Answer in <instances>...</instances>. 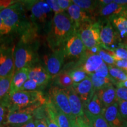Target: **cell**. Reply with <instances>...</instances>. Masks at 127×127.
<instances>
[{
  "instance_id": "cell-3",
  "label": "cell",
  "mask_w": 127,
  "mask_h": 127,
  "mask_svg": "<svg viewBox=\"0 0 127 127\" xmlns=\"http://www.w3.org/2000/svg\"><path fill=\"white\" fill-rule=\"evenodd\" d=\"M38 41H30L20 39L14 50L15 72L23 68L30 69L35 66V64L38 61Z\"/></svg>"
},
{
  "instance_id": "cell-35",
  "label": "cell",
  "mask_w": 127,
  "mask_h": 127,
  "mask_svg": "<svg viewBox=\"0 0 127 127\" xmlns=\"http://www.w3.org/2000/svg\"><path fill=\"white\" fill-rule=\"evenodd\" d=\"M41 88H42V87L39 86L35 81L28 79L23 85L21 91H40L39 90Z\"/></svg>"
},
{
  "instance_id": "cell-47",
  "label": "cell",
  "mask_w": 127,
  "mask_h": 127,
  "mask_svg": "<svg viewBox=\"0 0 127 127\" xmlns=\"http://www.w3.org/2000/svg\"><path fill=\"white\" fill-rule=\"evenodd\" d=\"M113 2L112 0H101V1H98V4H99V8H102L105 6ZM98 8V9H99Z\"/></svg>"
},
{
  "instance_id": "cell-48",
  "label": "cell",
  "mask_w": 127,
  "mask_h": 127,
  "mask_svg": "<svg viewBox=\"0 0 127 127\" xmlns=\"http://www.w3.org/2000/svg\"><path fill=\"white\" fill-rule=\"evenodd\" d=\"M113 1L121 5L127 6V0H113Z\"/></svg>"
},
{
  "instance_id": "cell-41",
  "label": "cell",
  "mask_w": 127,
  "mask_h": 127,
  "mask_svg": "<svg viewBox=\"0 0 127 127\" xmlns=\"http://www.w3.org/2000/svg\"><path fill=\"white\" fill-rule=\"evenodd\" d=\"M12 31V30L4 24V22L0 17V36L8 34Z\"/></svg>"
},
{
  "instance_id": "cell-6",
  "label": "cell",
  "mask_w": 127,
  "mask_h": 127,
  "mask_svg": "<svg viewBox=\"0 0 127 127\" xmlns=\"http://www.w3.org/2000/svg\"><path fill=\"white\" fill-rule=\"evenodd\" d=\"M100 31L101 22L99 20L85 24L78 29L77 32L80 36L86 50L96 47L102 48Z\"/></svg>"
},
{
  "instance_id": "cell-17",
  "label": "cell",
  "mask_w": 127,
  "mask_h": 127,
  "mask_svg": "<svg viewBox=\"0 0 127 127\" xmlns=\"http://www.w3.org/2000/svg\"><path fill=\"white\" fill-rule=\"evenodd\" d=\"M35 110L36 109L30 108L10 111L7 117V125L15 126L27 123L33 120V114Z\"/></svg>"
},
{
  "instance_id": "cell-50",
  "label": "cell",
  "mask_w": 127,
  "mask_h": 127,
  "mask_svg": "<svg viewBox=\"0 0 127 127\" xmlns=\"http://www.w3.org/2000/svg\"><path fill=\"white\" fill-rule=\"evenodd\" d=\"M71 121V127H79L78 125L77 121H76V119H72V120H70Z\"/></svg>"
},
{
  "instance_id": "cell-27",
  "label": "cell",
  "mask_w": 127,
  "mask_h": 127,
  "mask_svg": "<svg viewBox=\"0 0 127 127\" xmlns=\"http://www.w3.org/2000/svg\"><path fill=\"white\" fill-rule=\"evenodd\" d=\"M108 66L109 75L115 82V85L119 82L125 81L127 80V71L115 66L108 65Z\"/></svg>"
},
{
  "instance_id": "cell-43",
  "label": "cell",
  "mask_w": 127,
  "mask_h": 127,
  "mask_svg": "<svg viewBox=\"0 0 127 127\" xmlns=\"http://www.w3.org/2000/svg\"><path fill=\"white\" fill-rule=\"evenodd\" d=\"M17 2L15 1H9V0H4V1H0V11L2 9L10 7L11 5Z\"/></svg>"
},
{
  "instance_id": "cell-5",
  "label": "cell",
  "mask_w": 127,
  "mask_h": 127,
  "mask_svg": "<svg viewBox=\"0 0 127 127\" xmlns=\"http://www.w3.org/2000/svg\"><path fill=\"white\" fill-rule=\"evenodd\" d=\"M23 2H17L10 7L0 11V17L4 24L12 30L18 32L27 23L24 16Z\"/></svg>"
},
{
  "instance_id": "cell-22",
  "label": "cell",
  "mask_w": 127,
  "mask_h": 127,
  "mask_svg": "<svg viewBox=\"0 0 127 127\" xmlns=\"http://www.w3.org/2000/svg\"><path fill=\"white\" fill-rule=\"evenodd\" d=\"M85 114L93 116L103 115L105 107H104L99 96L96 93L91 101L84 107Z\"/></svg>"
},
{
  "instance_id": "cell-11",
  "label": "cell",
  "mask_w": 127,
  "mask_h": 127,
  "mask_svg": "<svg viewBox=\"0 0 127 127\" xmlns=\"http://www.w3.org/2000/svg\"><path fill=\"white\" fill-rule=\"evenodd\" d=\"M104 63L98 54H93L86 50L73 68H78L85 71L88 75L93 74Z\"/></svg>"
},
{
  "instance_id": "cell-4",
  "label": "cell",
  "mask_w": 127,
  "mask_h": 127,
  "mask_svg": "<svg viewBox=\"0 0 127 127\" xmlns=\"http://www.w3.org/2000/svg\"><path fill=\"white\" fill-rule=\"evenodd\" d=\"M24 7L31 12L32 22L36 26L44 25L51 28L52 13L48 4L45 1H22Z\"/></svg>"
},
{
  "instance_id": "cell-38",
  "label": "cell",
  "mask_w": 127,
  "mask_h": 127,
  "mask_svg": "<svg viewBox=\"0 0 127 127\" xmlns=\"http://www.w3.org/2000/svg\"><path fill=\"white\" fill-rule=\"evenodd\" d=\"M45 1L48 4V5L50 6V7L52 9V11L54 12V14L64 12L60 7L57 0H47V1Z\"/></svg>"
},
{
  "instance_id": "cell-34",
  "label": "cell",
  "mask_w": 127,
  "mask_h": 127,
  "mask_svg": "<svg viewBox=\"0 0 127 127\" xmlns=\"http://www.w3.org/2000/svg\"><path fill=\"white\" fill-rule=\"evenodd\" d=\"M98 55L102 58V61L108 65H115L116 61L109 51L103 48H101L98 52Z\"/></svg>"
},
{
  "instance_id": "cell-31",
  "label": "cell",
  "mask_w": 127,
  "mask_h": 127,
  "mask_svg": "<svg viewBox=\"0 0 127 127\" xmlns=\"http://www.w3.org/2000/svg\"><path fill=\"white\" fill-rule=\"evenodd\" d=\"M93 127H111L103 115L93 116L85 114Z\"/></svg>"
},
{
  "instance_id": "cell-44",
  "label": "cell",
  "mask_w": 127,
  "mask_h": 127,
  "mask_svg": "<svg viewBox=\"0 0 127 127\" xmlns=\"http://www.w3.org/2000/svg\"><path fill=\"white\" fill-rule=\"evenodd\" d=\"M114 66L127 71V60H120L116 61Z\"/></svg>"
},
{
  "instance_id": "cell-9",
  "label": "cell",
  "mask_w": 127,
  "mask_h": 127,
  "mask_svg": "<svg viewBox=\"0 0 127 127\" xmlns=\"http://www.w3.org/2000/svg\"><path fill=\"white\" fill-rule=\"evenodd\" d=\"M65 57L64 48L54 50L50 54L44 55L43 60L45 68L51 77H55L60 72Z\"/></svg>"
},
{
  "instance_id": "cell-39",
  "label": "cell",
  "mask_w": 127,
  "mask_h": 127,
  "mask_svg": "<svg viewBox=\"0 0 127 127\" xmlns=\"http://www.w3.org/2000/svg\"><path fill=\"white\" fill-rule=\"evenodd\" d=\"M116 94L118 99L127 101V88L124 87H116Z\"/></svg>"
},
{
  "instance_id": "cell-37",
  "label": "cell",
  "mask_w": 127,
  "mask_h": 127,
  "mask_svg": "<svg viewBox=\"0 0 127 127\" xmlns=\"http://www.w3.org/2000/svg\"><path fill=\"white\" fill-rule=\"evenodd\" d=\"M118 104L121 115L127 121V101L118 99Z\"/></svg>"
},
{
  "instance_id": "cell-24",
  "label": "cell",
  "mask_w": 127,
  "mask_h": 127,
  "mask_svg": "<svg viewBox=\"0 0 127 127\" xmlns=\"http://www.w3.org/2000/svg\"><path fill=\"white\" fill-rule=\"evenodd\" d=\"M54 78V84L57 87L63 89L71 88L74 85V82L71 76L66 71H62Z\"/></svg>"
},
{
  "instance_id": "cell-8",
  "label": "cell",
  "mask_w": 127,
  "mask_h": 127,
  "mask_svg": "<svg viewBox=\"0 0 127 127\" xmlns=\"http://www.w3.org/2000/svg\"><path fill=\"white\" fill-rule=\"evenodd\" d=\"M49 100L57 109L67 116L69 120L75 118L71 112L69 99L65 89L52 87L49 91Z\"/></svg>"
},
{
  "instance_id": "cell-12",
  "label": "cell",
  "mask_w": 127,
  "mask_h": 127,
  "mask_svg": "<svg viewBox=\"0 0 127 127\" xmlns=\"http://www.w3.org/2000/svg\"><path fill=\"white\" fill-rule=\"evenodd\" d=\"M64 50L66 57L79 59L85 54L86 48L79 34L76 32L66 41Z\"/></svg>"
},
{
  "instance_id": "cell-51",
  "label": "cell",
  "mask_w": 127,
  "mask_h": 127,
  "mask_svg": "<svg viewBox=\"0 0 127 127\" xmlns=\"http://www.w3.org/2000/svg\"><path fill=\"white\" fill-rule=\"evenodd\" d=\"M11 127L9 125H4V126H2V127Z\"/></svg>"
},
{
  "instance_id": "cell-16",
  "label": "cell",
  "mask_w": 127,
  "mask_h": 127,
  "mask_svg": "<svg viewBox=\"0 0 127 127\" xmlns=\"http://www.w3.org/2000/svg\"><path fill=\"white\" fill-rule=\"evenodd\" d=\"M108 20L117 32L121 42L127 45V8L122 13Z\"/></svg>"
},
{
  "instance_id": "cell-14",
  "label": "cell",
  "mask_w": 127,
  "mask_h": 127,
  "mask_svg": "<svg viewBox=\"0 0 127 127\" xmlns=\"http://www.w3.org/2000/svg\"><path fill=\"white\" fill-rule=\"evenodd\" d=\"M72 88L80 98L84 107L91 101L95 93L91 80L88 75L79 83L74 84Z\"/></svg>"
},
{
  "instance_id": "cell-45",
  "label": "cell",
  "mask_w": 127,
  "mask_h": 127,
  "mask_svg": "<svg viewBox=\"0 0 127 127\" xmlns=\"http://www.w3.org/2000/svg\"><path fill=\"white\" fill-rule=\"evenodd\" d=\"M34 122L35 127H48L47 121L45 118L35 120Z\"/></svg>"
},
{
  "instance_id": "cell-29",
  "label": "cell",
  "mask_w": 127,
  "mask_h": 127,
  "mask_svg": "<svg viewBox=\"0 0 127 127\" xmlns=\"http://www.w3.org/2000/svg\"><path fill=\"white\" fill-rule=\"evenodd\" d=\"M108 51L110 52L115 61L127 60V45L124 44L122 43L118 47Z\"/></svg>"
},
{
  "instance_id": "cell-25",
  "label": "cell",
  "mask_w": 127,
  "mask_h": 127,
  "mask_svg": "<svg viewBox=\"0 0 127 127\" xmlns=\"http://www.w3.org/2000/svg\"><path fill=\"white\" fill-rule=\"evenodd\" d=\"M88 75L91 79L95 92L112 84L115 85L114 81L109 78L99 77L95 75L94 73L89 74Z\"/></svg>"
},
{
  "instance_id": "cell-49",
  "label": "cell",
  "mask_w": 127,
  "mask_h": 127,
  "mask_svg": "<svg viewBox=\"0 0 127 127\" xmlns=\"http://www.w3.org/2000/svg\"><path fill=\"white\" fill-rule=\"evenodd\" d=\"M116 87H124V88H127V80L125 81L119 82L115 85Z\"/></svg>"
},
{
  "instance_id": "cell-28",
  "label": "cell",
  "mask_w": 127,
  "mask_h": 127,
  "mask_svg": "<svg viewBox=\"0 0 127 127\" xmlns=\"http://www.w3.org/2000/svg\"><path fill=\"white\" fill-rule=\"evenodd\" d=\"M53 111L54 118L60 127H71V121L69 118L65 114L57 109L54 105Z\"/></svg>"
},
{
  "instance_id": "cell-23",
  "label": "cell",
  "mask_w": 127,
  "mask_h": 127,
  "mask_svg": "<svg viewBox=\"0 0 127 127\" xmlns=\"http://www.w3.org/2000/svg\"><path fill=\"white\" fill-rule=\"evenodd\" d=\"M127 8V6L121 5L113 1L111 4L98 9V14L102 19H109L111 17L122 13Z\"/></svg>"
},
{
  "instance_id": "cell-19",
  "label": "cell",
  "mask_w": 127,
  "mask_h": 127,
  "mask_svg": "<svg viewBox=\"0 0 127 127\" xmlns=\"http://www.w3.org/2000/svg\"><path fill=\"white\" fill-rule=\"evenodd\" d=\"M51 78L45 68L42 66H34L29 69L28 79L34 80L42 88L49 83Z\"/></svg>"
},
{
  "instance_id": "cell-46",
  "label": "cell",
  "mask_w": 127,
  "mask_h": 127,
  "mask_svg": "<svg viewBox=\"0 0 127 127\" xmlns=\"http://www.w3.org/2000/svg\"><path fill=\"white\" fill-rule=\"evenodd\" d=\"M11 127H35V124L34 120H31L27 123L23 124L21 125H15V126H10Z\"/></svg>"
},
{
  "instance_id": "cell-21",
  "label": "cell",
  "mask_w": 127,
  "mask_h": 127,
  "mask_svg": "<svg viewBox=\"0 0 127 127\" xmlns=\"http://www.w3.org/2000/svg\"><path fill=\"white\" fill-rule=\"evenodd\" d=\"M29 69L28 68H23L14 72L12 78L9 94H12L21 90L23 85L28 79Z\"/></svg>"
},
{
  "instance_id": "cell-18",
  "label": "cell",
  "mask_w": 127,
  "mask_h": 127,
  "mask_svg": "<svg viewBox=\"0 0 127 127\" xmlns=\"http://www.w3.org/2000/svg\"><path fill=\"white\" fill-rule=\"evenodd\" d=\"M67 93L71 112L75 118L85 116L84 106L79 96L72 87L65 89Z\"/></svg>"
},
{
  "instance_id": "cell-7",
  "label": "cell",
  "mask_w": 127,
  "mask_h": 127,
  "mask_svg": "<svg viewBox=\"0 0 127 127\" xmlns=\"http://www.w3.org/2000/svg\"><path fill=\"white\" fill-rule=\"evenodd\" d=\"M100 40L102 48L107 51H111L118 47L121 42L117 32L114 29L108 19H101Z\"/></svg>"
},
{
  "instance_id": "cell-20",
  "label": "cell",
  "mask_w": 127,
  "mask_h": 127,
  "mask_svg": "<svg viewBox=\"0 0 127 127\" xmlns=\"http://www.w3.org/2000/svg\"><path fill=\"white\" fill-rule=\"evenodd\" d=\"M105 108L118 102L116 94V88L114 85H109L95 92Z\"/></svg>"
},
{
  "instance_id": "cell-2",
  "label": "cell",
  "mask_w": 127,
  "mask_h": 127,
  "mask_svg": "<svg viewBox=\"0 0 127 127\" xmlns=\"http://www.w3.org/2000/svg\"><path fill=\"white\" fill-rule=\"evenodd\" d=\"M3 99L9 112L30 108L36 109L47 102L41 91H19L8 94Z\"/></svg>"
},
{
  "instance_id": "cell-13",
  "label": "cell",
  "mask_w": 127,
  "mask_h": 127,
  "mask_svg": "<svg viewBox=\"0 0 127 127\" xmlns=\"http://www.w3.org/2000/svg\"><path fill=\"white\" fill-rule=\"evenodd\" d=\"M67 14L74 23L77 31L83 24L95 21L94 16L82 9L73 2L67 9Z\"/></svg>"
},
{
  "instance_id": "cell-33",
  "label": "cell",
  "mask_w": 127,
  "mask_h": 127,
  "mask_svg": "<svg viewBox=\"0 0 127 127\" xmlns=\"http://www.w3.org/2000/svg\"><path fill=\"white\" fill-rule=\"evenodd\" d=\"M9 112L8 107L4 100L0 101V127L7 125V117Z\"/></svg>"
},
{
  "instance_id": "cell-42",
  "label": "cell",
  "mask_w": 127,
  "mask_h": 127,
  "mask_svg": "<svg viewBox=\"0 0 127 127\" xmlns=\"http://www.w3.org/2000/svg\"><path fill=\"white\" fill-rule=\"evenodd\" d=\"M57 1H58L60 7L63 11L67 10L72 3V1H70V0H57Z\"/></svg>"
},
{
  "instance_id": "cell-1",
  "label": "cell",
  "mask_w": 127,
  "mask_h": 127,
  "mask_svg": "<svg viewBox=\"0 0 127 127\" xmlns=\"http://www.w3.org/2000/svg\"><path fill=\"white\" fill-rule=\"evenodd\" d=\"M76 32L74 23L67 12L54 14L47 36L48 45L52 50L64 48L68 39Z\"/></svg>"
},
{
  "instance_id": "cell-40",
  "label": "cell",
  "mask_w": 127,
  "mask_h": 127,
  "mask_svg": "<svg viewBox=\"0 0 127 127\" xmlns=\"http://www.w3.org/2000/svg\"><path fill=\"white\" fill-rule=\"evenodd\" d=\"M75 119L79 127H93L85 115L82 117H78Z\"/></svg>"
},
{
  "instance_id": "cell-36",
  "label": "cell",
  "mask_w": 127,
  "mask_h": 127,
  "mask_svg": "<svg viewBox=\"0 0 127 127\" xmlns=\"http://www.w3.org/2000/svg\"><path fill=\"white\" fill-rule=\"evenodd\" d=\"M94 74L98 76L99 77H104V78H109L112 79L113 80V79L111 77V76L109 75V69H108V65L106 64L105 63H103L101 66L95 71ZM114 81V80H113ZM115 83V82H114Z\"/></svg>"
},
{
  "instance_id": "cell-26",
  "label": "cell",
  "mask_w": 127,
  "mask_h": 127,
  "mask_svg": "<svg viewBox=\"0 0 127 127\" xmlns=\"http://www.w3.org/2000/svg\"><path fill=\"white\" fill-rule=\"evenodd\" d=\"M72 2L85 11L94 15L96 10L99 8L98 1L91 0H73Z\"/></svg>"
},
{
  "instance_id": "cell-32",
  "label": "cell",
  "mask_w": 127,
  "mask_h": 127,
  "mask_svg": "<svg viewBox=\"0 0 127 127\" xmlns=\"http://www.w3.org/2000/svg\"><path fill=\"white\" fill-rule=\"evenodd\" d=\"M67 72L71 76L74 84L79 83L86 78L88 76V74L85 71L78 68H72Z\"/></svg>"
},
{
  "instance_id": "cell-15",
  "label": "cell",
  "mask_w": 127,
  "mask_h": 127,
  "mask_svg": "<svg viewBox=\"0 0 127 127\" xmlns=\"http://www.w3.org/2000/svg\"><path fill=\"white\" fill-rule=\"evenodd\" d=\"M103 116L111 127H127V121L119 111L118 102L105 108Z\"/></svg>"
},
{
  "instance_id": "cell-30",
  "label": "cell",
  "mask_w": 127,
  "mask_h": 127,
  "mask_svg": "<svg viewBox=\"0 0 127 127\" xmlns=\"http://www.w3.org/2000/svg\"><path fill=\"white\" fill-rule=\"evenodd\" d=\"M13 75L0 78V99L5 98L9 94Z\"/></svg>"
},
{
  "instance_id": "cell-10",
  "label": "cell",
  "mask_w": 127,
  "mask_h": 127,
  "mask_svg": "<svg viewBox=\"0 0 127 127\" xmlns=\"http://www.w3.org/2000/svg\"><path fill=\"white\" fill-rule=\"evenodd\" d=\"M15 46L0 47V78L12 75L15 72Z\"/></svg>"
}]
</instances>
